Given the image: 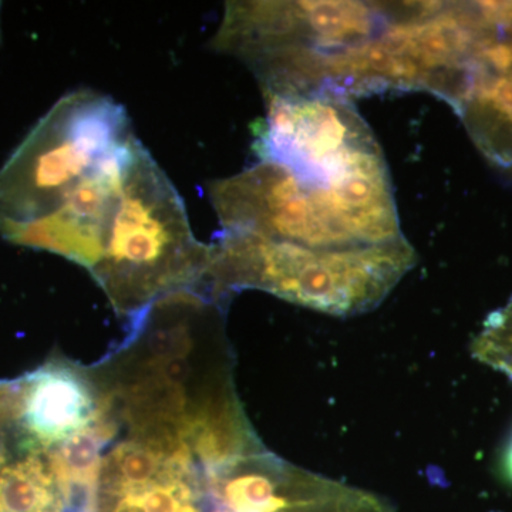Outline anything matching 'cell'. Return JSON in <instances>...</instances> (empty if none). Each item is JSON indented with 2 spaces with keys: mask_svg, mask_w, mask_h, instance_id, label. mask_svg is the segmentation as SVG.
Segmentation results:
<instances>
[{
  "mask_svg": "<svg viewBox=\"0 0 512 512\" xmlns=\"http://www.w3.org/2000/svg\"><path fill=\"white\" fill-rule=\"evenodd\" d=\"M504 476L508 478V480L512 483V443L510 448H508L507 453L504 456V466H503Z\"/></svg>",
  "mask_w": 512,
  "mask_h": 512,
  "instance_id": "obj_10",
  "label": "cell"
},
{
  "mask_svg": "<svg viewBox=\"0 0 512 512\" xmlns=\"http://www.w3.org/2000/svg\"><path fill=\"white\" fill-rule=\"evenodd\" d=\"M138 146L140 141L134 137L67 192L52 210L12 229L3 238L15 245L63 256L92 272Z\"/></svg>",
  "mask_w": 512,
  "mask_h": 512,
  "instance_id": "obj_7",
  "label": "cell"
},
{
  "mask_svg": "<svg viewBox=\"0 0 512 512\" xmlns=\"http://www.w3.org/2000/svg\"><path fill=\"white\" fill-rule=\"evenodd\" d=\"M13 383L0 384V443L3 439L6 423H8L10 412H12Z\"/></svg>",
  "mask_w": 512,
  "mask_h": 512,
  "instance_id": "obj_9",
  "label": "cell"
},
{
  "mask_svg": "<svg viewBox=\"0 0 512 512\" xmlns=\"http://www.w3.org/2000/svg\"><path fill=\"white\" fill-rule=\"evenodd\" d=\"M439 96L488 161L512 171V2H461L460 43Z\"/></svg>",
  "mask_w": 512,
  "mask_h": 512,
  "instance_id": "obj_6",
  "label": "cell"
},
{
  "mask_svg": "<svg viewBox=\"0 0 512 512\" xmlns=\"http://www.w3.org/2000/svg\"><path fill=\"white\" fill-rule=\"evenodd\" d=\"M414 262L407 241L320 252L222 231L210 245L204 288L221 301L241 289H258L313 311L353 316L379 305Z\"/></svg>",
  "mask_w": 512,
  "mask_h": 512,
  "instance_id": "obj_4",
  "label": "cell"
},
{
  "mask_svg": "<svg viewBox=\"0 0 512 512\" xmlns=\"http://www.w3.org/2000/svg\"><path fill=\"white\" fill-rule=\"evenodd\" d=\"M232 383L150 399L94 380L92 414L42 448L59 512H232L229 470L264 448Z\"/></svg>",
  "mask_w": 512,
  "mask_h": 512,
  "instance_id": "obj_2",
  "label": "cell"
},
{
  "mask_svg": "<svg viewBox=\"0 0 512 512\" xmlns=\"http://www.w3.org/2000/svg\"><path fill=\"white\" fill-rule=\"evenodd\" d=\"M266 106L259 163L210 184L222 231L320 252L406 241L382 151L348 97H269Z\"/></svg>",
  "mask_w": 512,
  "mask_h": 512,
  "instance_id": "obj_1",
  "label": "cell"
},
{
  "mask_svg": "<svg viewBox=\"0 0 512 512\" xmlns=\"http://www.w3.org/2000/svg\"><path fill=\"white\" fill-rule=\"evenodd\" d=\"M210 245L192 234L183 198L140 143L90 274L120 315L170 293L204 289Z\"/></svg>",
  "mask_w": 512,
  "mask_h": 512,
  "instance_id": "obj_3",
  "label": "cell"
},
{
  "mask_svg": "<svg viewBox=\"0 0 512 512\" xmlns=\"http://www.w3.org/2000/svg\"><path fill=\"white\" fill-rule=\"evenodd\" d=\"M0 512H59L55 481L40 451L6 443L0 454Z\"/></svg>",
  "mask_w": 512,
  "mask_h": 512,
  "instance_id": "obj_8",
  "label": "cell"
},
{
  "mask_svg": "<svg viewBox=\"0 0 512 512\" xmlns=\"http://www.w3.org/2000/svg\"><path fill=\"white\" fill-rule=\"evenodd\" d=\"M134 136L127 111L109 96L66 94L0 170V235L42 217Z\"/></svg>",
  "mask_w": 512,
  "mask_h": 512,
  "instance_id": "obj_5",
  "label": "cell"
}]
</instances>
